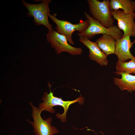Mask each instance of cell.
<instances>
[{
  "label": "cell",
  "mask_w": 135,
  "mask_h": 135,
  "mask_svg": "<svg viewBox=\"0 0 135 135\" xmlns=\"http://www.w3.org/2000/svg\"><path fill=\"white\" fill-rule=\"evenodd\" d=\"M130 37L128 35L116 40L114 54L117 56L118 61L124 62L130 59L135 61V57L130 51L135 40L131 42Z\"/></svg>",
  "instance_id": "9"
},
{
  "label": "cell",
  "mask_w": 135,
  "mask_h": 135,
  "mask_svg": "<svg viewBox=\"0 0 135 135\" xmlns=\"http://www.w3.org/2000/svg\"><path fill=\"white\" fill-rule=\"evenodd\" d=\"M109 8L111 10H122L125 14L134 12L135 10V1L131 0H111Z\"/></svg>",
  "instance_id": "13"
},
{
  "label": "cell",
  "mask_w": 135,
  "mask_h": 135,
  "mask_svg": "<svg viewBox=\"0 0 135 135\" xmlns=\"http://www.w3.org/2000/svg\"><path fill=\"white\" fill-rule=\"evenodd\" d=\"M113 18L118 22V27L124 32L123 36L135 37V13L126 14L122 10H111Z\"/></svg>",
  "instance_id": "8"
},
{
  "label": "cell",
  "mask_w": 135,
  "mask_h": 135,
  "mask_svg": "<svg viewBox=\"0 0 135 135\" xmlns=\"http://www.w3.org/2000/svg\"><path fill=\"white\" fill-rule=\"evenodd\" d=\"M87 2L89 12L94 20L107 28L114 25V19L109 8L110 0H87Z\"/></svg>",
  "instance_id": "4"
},
{
  "label": "cell",
  "mask_w": 135,
  "mask_h": 135,
  "mask_svg": "<svg viewBox=\"0 0 135 135\" xmlns=\"http://www.w3.org/2000/svg\"><path fill=\"white\" fill-rule=\"evenodd\" d=\"M116 72H124L128 74H135V61L131 60L128 62H121L118 61L116 64Z\"/></svg>",
  "instance_id": "14"
},
{
  "label": "cell",
  "mask_w": 135,
  "mask_h": 135,
  "mask_svg": "<svg viewBox=\"0 0 135 135\" xmlns=\"http://www.w3.org/2000/svg\"><path fill=\"white\" fill-rule=\"evenodd\" d=\"M46 39L57 54L66 52L72 55H80L82 52V48L70 45L64 36L55 30L48 31L46 34Z\"/></svg>",
  "instance_id": "7"
},
{
  "label": "cell",
  "mask_w": 135,
  "mask_h": 135,
  "mask_svg": "<svg viewBox=\"0 0 135 135\" xmlns=\"http://www.w3.org/2000/svg\"><path fill=\"white\" fill-rule=\"evenodd\" d=\"M29 104L32 108L31 115L33 121L28 120H27L32 126L35 135H53L59 132L56 127L52 125V120L50 117L43 120L41 116L42 110L35 106L31 102Z\"/></svg>",
  "instance_id": "6"
},
{
  "label": "cell",
  "mask_w": 135,
  "mask_h": 135,
  "mask_svg": "<svg viewBox=\"0 0 135 135\" xmlns=\"http://www.w3.org/2000/svg\"></svg>",
  "instance_id": "15"
},
{
  "label": "cell",
  "mask_w": 135,
  "mask_h": 135,
  "mask_svg": "<svg viewBox=\"0 0 135 135\" xmlns=\"http://www.w3.org/2000/svg\"><path fill=\"white\" fill-rule=\"evenodd\" d=\"M84 14L89 21V25L84 32L76 34L79 37L82 36L91 39L96 34H107L112 36L116 40L123 37V33L117 26L114 25L109 28H106L98 21L94 20L86 12H84Z\"/></svg>",
  "instance_id": "2"
},
{
  "label": "cell",
  "mask_w": 135,
  "mask_h": 135,
  "mask_svg": "<svg viewBox=\"0 0 135 135\" xmlns=\"http://www.w3.org/2000/svg\"><path fill=\"white\" fill-rule=\"evenodd\" d=\"M79 37V41L88 49V56L91 60L96 61L101 66L108 64L107 56L101 50L96 42H92L86 37L82 36Z\"/></svg>",
  "instance_id": "10"
},
{
  "label": "cell",
  "mask_w": 135,
  "mask_h": 135,
  "mask_svg": "<svg viewBox=\"0 0 135 135\" xmlns=\"http://www.w3.org/2000/svg\"><path fill=\"white\" fill-rule=\"evenodd\" d=\"M114 72L121 76V78L113 77L115 84L121 90H126L132 92L135 90V76L126 73L124 72L116 71Z\"/></svg>",
  "instance_id": "11"
},
{
  "label": "cell",
  "mask_w": 135,
  "mask_h": 135,
  "mask_svg": "<svg viewBox=\"0 0 135 135\" xmlns=\"http://www.w3.org/2000/svg\"><path fill=\"white\" fill-rule=\"evenodd\" d=\"M49 86L50 88V92H44L42 96V102L40 103L38 108L42 111H46L51 114L54 113L55 109L53 107L56 106H62L64 108V112L61 114L57 113L56 116L60 119L62 122L66 121V115L68 109L71 104L74 103L78 102L79 104H83L84 101V98L80 96L75 100L72 101H64L62 98H60L55 96L54 95L53 92H52L50 90V86Z\"/></svg>",
  "instance_id": "1"
},
{
  "label": "cell",
  "mask_w": 135,
  "mask_h": 135,
  "mask_svg": "<svg viewBox=\"0 0 135 135\" xmlns=\"http://www.w3.org/2000/svg\"><path fill=\"white\" fill-rule=\"evenodd\" d=\"M51 2V0H44L40 4H33L27 3L24 0L22 1L23 6L28 10L27 16L33 17V21L36 25H43L49 31L53 30L52 25L49 23L48 20L50 11L49 5Z\"/></svg>",
  "instance_id": "3"
},
{
  "label": "cell",
  "mask_w": 135,
  "mask_h": 135,
  "mask_svg": "<svg viewBox=\"0 0 135 135\" xmlns=\"http://www.w3.org/2000/svg\"><path fill=\"white\" fill-rule=\"evenodd\" d=\"M56 13L52 15L50 14L49 17L56 24V31L64 36L70 44L74 45V44L72 38V35L74 32L78 31L79 33L82 32L89 25V21L87 19L81 20L78 24H73L67 21L58 19L56 17Z\"/></svg>",
  "instance_id": "5"
},
{
  "label": "cell",
  "mask_w": 135,
  "mask_h": 135,
  "mask_svg": "<svg viewBox=\"0 0 135 135\" xmlns=\"http://www.w3.org/2000/svg\"><path fill=\"white\" fill-rule=\"evenodd\" d=\"M96 42L100 50L107 56L114 54L116 40L112 36L108 34H103Z\"/></svg>",
  "instance_id": "12"
}]
</instances>
